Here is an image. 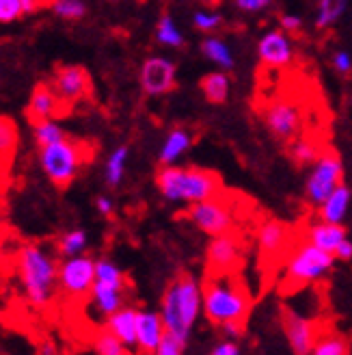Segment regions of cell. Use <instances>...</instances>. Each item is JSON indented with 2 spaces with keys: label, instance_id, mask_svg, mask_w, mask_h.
I'll return each mask as SVG.
<instances>
[{
  "label": "cell",
  "instance_id": "7a4b0ae2",
  "mask_svg": "<svg viewBox=\"0 0 352 355\" xmlns=\"http://www.w3.org/2000/svg\"><path fill=\"white\" fill-rule=\"evenodd\" d=\"M251 310V295L244 282L232 273H210L201 284V312L214 325L244 323Z\"/></svg>",
  "mask_w": 352,
  "mask_h": 355
},
{
  "label": "cell",
  "instance_id": "4fadbf2b",
  "mask_svg": "<svg viewBox=\"0 0 352 355\" xmlns=\"http://www.w3.org/2000/svg\"><path fill=\"white\" fill-rule=\"evenodd\" d=\"M257 57L259 63L266 65L270 69H284L290 67L294 61V44L292 37L286 35L284 31H268L261 35V40L257 44Z\"/></svg>",
  "mask_w": 352,
  "mask_h": 355
},
{
  "label": "cell",
  "instance_id": "f6af8a7d",
  "mask_svg": "<svg viewBox=\"0 0 352 355\" xmlns=\"http://www.w3.org/2000/svg\"><path fill=\"white\" fill-rule=\"evenodd\" d=\"M225 340H240L244 334V323H225L221 325Z\"/></svg>",
  "mask_w": 352,
  "mask_h": 355
},
{
  "label": "cell",
  "instance_id": "9a60e30c",
  "mask_svg": "<svg viewBox=\"0 0 352 355\" xmlns=\"http://www.w3.org/2000/svg\"><path fill=\"white\" fill-rule=\"evenodd\" d=\"M284 334L294 355H309L311 347L318 338V323L313 318H307L294 310L284 312Z\"/></svg>",
  "mask_w": 352,
  "mask_h": 355
},
{
  "label": "cell",
  "instance_id": "4316f807",
  "mask_svg": "<svg viewBox=\"0 0 352 355\" xmlns=\"http://www.w3.org/2000/svg\"><path fill=\"white\" fill-rule=\"evenodd\" d=\"M128 158H130V148L128 146H119L115 148L109 158H106V165H104V180L111 189H117L126 175V167H128Z\"/></svg>",
  "mask_w": 352,
  "mask_h": 355
},
{
  "label": "cell",
  "instance_id": "6da1fadb",
  "mask_svg": "<svg viewBox=\"0 0 352 355\" xmlns=\"http://www.w3.org/2000/svg\"><path fill=\"white\" fill-rule=\"evenodd\" d=\"M17 275L22 293L35 310H46L59 295V262L50 250L37 243H26L15 252Z\"/></svg>",
  "mask_w": 352,
  "mask_h": 355
},
{
  "label": "cell",
  "instance_id": "3957f363",
  "mask_svg": "<svg viewBox=\"0 0 352 355\" xmlns=\"http://www.w3.org/2000/svg\"><path fill=\"white\" fill-rule=\"evenodd\" d=\"M158 314H160L165 323L167 336L186 345L192 327H195L197 318L201 316L199 279L188 273H182L178 279H173L163 295V308Z\"/></svg>",
  "mask_w": 352,
  "mask_h": 355
},
{
  "label": "cell",
  "instance_id": "d4e9b609",
  "mask_svg": "<svg viewBox=\"0 0 352 355\" xmlns=\"http://www.w3.org/2000/svg\"><path fill=\"white\" fill-rule=\"evenodd\" d=\"M17 144H20L17 123L7 115H0V169L11 165L17 152Z\"/></svg>",
  "mask_w": 352,
  "mask_h": 355
},
{
  "label": "cell",
  "instance_id": "f35d334b",
  "mask_svg": "<svg viewBox=\"0 0 352 355\" xmlns=\"http://www.w3.org/2000/svg\"><path fill=\"white\" fill-rule=\"evenodd\" d=\"M184 347L180 340L171 338V336H165V340L158 345V349L151 355H184Z\"/></svg>",
  "mask_w": 352,
  "mask_h": 355
},
{
  "label": "cell",
  "instance_id": "7402d4cb",
  "mask_svg": "<svg viewBox=\"0 0 352 355\" xmlns=\"http://www.w3.org/2000/svg\"><path fill=\"white\" fill-rule=\"evenodd\" d=\"M126 291L128 288H119V286H109V284L93 282V288L89 293L93 310L102 318L111 316L113 312H117L119 308L126 306Z\"/></svg>",
  "mask_w": 352,
  "mask_h": 355
},
{
  "label": "cell",
  "instance_id": "d6a6232c",
  "mask_svg": "<svg viewBox=\"0 0 352 355\" xmlns=\"http://www.w3.org/2000/svg\"><path fill=\"white\" fill-rule=\"evenodd\" d=\"M86 245H89V236H86L84 230H67V232L57 243L59 254L63 258H72V256L84 254Z\"/></svg>",
  "mask_w": 352,
  "mask_h": 355
},
{
  "label": "cell",
  "instance_id": "4dcf8cb0",
  "mask_svg": "<svg viewBox=\"0 0 352 355\" xmlns=\"http://www.w3.org/2000/svg\"><path fill=\"white\" fill-rule=\"evenodd\" d=\"M348 0H318V15H315V28L326 31L335 26L346 13Z\"/></svg>",
  "mask_w": 352,
  "mask_h": 355
},
{
  "label": "cell",
  "instance_id": "7bdbcfd3",
  "mask_svg": "<svg viewBox=\"0 0 352 355\" xmlns=\"http://www.w3.org/2000/svg\"><path fill=\"white\" fill-rule=\"evenodd\" d=\"M210 355H242V351H240L236 340H223L212 349V353H210Z\"/></svg>",
  "mask_w": 352,
  "mask_h": 355
},
{
  "label": "cell",
  "instance_id": "30bf717a",
  "mask_svg": "<svg viewBox=\"0 0 352 355\" xmlns=\"http://www.w3.org/2000/svg\"><path fill=\"white\" fill-rule=\"evenodd\" d=\"M59 291L69 299L89 297L95 279V260L91 256H72L59 262Z\"/></svg>",
  "mask_w": 352,
  "mask_h": 355
},
{
  "label": "cell",
  "instance_id": "f1b7e54d",
  "mask_svg": "<svg viewBox=\"0 0 352 355\" xmlns=\"http://www.w3.org/2000/svg\"><path fill=\"white\" fill-rule=\"evenodd\" d=\"M156 42L165 46V48H184L186 46V37L180 31V26L175 24L171 13H163L160 20L156 24Z\"/></svg>",
  "mask_w": 352,
  "mask_h": 355
},
{
  "label": "cell",
  "instance_id": "ee69618b",
  "mask_svg": "<svg viewBox=\"0 0 352 355\" xmlns=\"http://www.w3.org/2000/svg\"><path fill=\"white\" fill-rule=\"evenodd\" d=\"M95 210L100 212L102 217H113L115 202L109 198V195H100V198H95Z\"/></svg>",
  "mask_w": 352,
  "mask_h": 355
},
{
  "label": "cell",
  "instance_id": "681fc988",
  "mask_svg": "<svg viewBox=\"0 0 352 355\" xmlns=\"http://www.w3.org/2000/svg\"><path fill=\"white\" fill-rule=\"evenodd\" d=\"M199 3H203V5H207V7H216V5L223 3V0H199Z\"/></svg>",
  "mask_w": 352,
  "mask_h": 355
},
{
  "label": "cell",
  "instance_id": "7c38bea8",
  "mask_svg": "<svg viewBox=\"0 0 352 355\" xmlns=\"http://www.w3.org/2000/svg\"><path fill=\"white\" fill-rule=\"evenodd\" d=\"M175 76H178V67L167 57H149L140 65V89L151 96H165L175 89Z\"/></svg>",
  "mask_w": 352,
  "mask_h": 355
},
{
  "label": "cell",
  "instance_id": "c3c4849f",
  "mask_svg": "<svg viewBox=\"0 0 352 355\" xmlns=\"http://www.w3.org/2000/svg\"><path fill=\"white\" fill-rule=\"evenodd\" d=\"M37 355H59L57 343H55V340H50V338L41 340V343L37 345Z\"/></svg>",
  "mask_w": 352,
  "mask_h": 355
},
{
  "label": "cell",
  "instance_id": "52a82bcc",
  "mask_svg": "<svg viewBox=\"0 0 352 355\" xmlns=\"http://www.w3.org/2000/svg\"><path fill=\"white\" fill-rule=\"evenodd\" d=\"M344 182V161L333 148H322L320 156L311 163L305 182V198L318 208L328 195Z\"/></svg>",
  "mask_w": 352,
  "mask_h": 355
},
{
  "label": "cell",
  "instance_id": "f546056e",
  "mask_svg": "<svg viewBox=\"0 0 352 355\" xmlns=\"http://www.w3.org/2000/svg\"><path fill=\"white\" fill-rule=\"evenodd\" d=\"M309 355H350V343L346 336L335 331H322L315 338Z\"/></svg>",
  "mask_w": 352,
  "mask_h": 355
},
{
  "label": "cell",
  "instance_id": "74e56055",
  "mask_svg": "<svg viewBox=\"0 0 352 355\" xmlns=\"http://www.w3.org/2000/svg\"><path fill=\"white\" fill-rule=\"evenodd\" d=\"M20 15H24L20 0H0V24H13Z\"/></svg>",
  "mask_w": 352,
  "mask_h": 355
},
{
  "label": "cell",
  "instance_id": "8fae6325",
  "mask_svg": "<svg viewBox=\"0 0 352 355\" xmlns=\"http://www.w3.org/2000/svg\"><path fill=\"white\" fill-rule=\"evenodd\" d=\"M50 87L55 89V94L67 111H72L80 102H86L93 94L91 76L82 65H59L50 80Z\"/></svg>",
  "mask_w": 352,
  "mask_h": 355
},
{
  "label": "cell",
  "instance_id": "603a6c76",
  "mask_svg": "<svg viewBox=\"0 0 352 355\" xmlns=\"http://www.w3.org/2000/svg\"><path fill=\"white\" fill-rule=\"evenodd\" d=\"M350 187L348 184H340L335 191H333L328 198L318 206V217L324 223H335V225H344L348 208H350Z\"/></svg>",
  "mask_w": 352,
  "mask_h": 355
},
{
  "label": "cell",
  "instance_id": "60d3db41",
  "mask_svg": "<svg viewBox=\"0 0 352 355\" xmlns=\"http://www.w3.org/2000/svg\"><path fill=\"white\" fill-rule=\"evenodd\" d=\"M275 0H234L236 9L244 11V13H259L263 9H268Z\"/></svg>",
  "mask_w": 352,
  "mask_h": 355
},
{
  "label": "cell",
  "instance_id": "e575fe53",
  "mask_svg": "<svg viewBox=\"0 0 352 355\" xmlns=\"http://www.w3.org/2000/svg\"><path fill=\"white\" fill-rule=\"evenodd\" d=\"M50 9L55 11L57 17L67 22H78L86 15V3L84 0H52Z\"/></svg>",
  "mask_w": 352,
  "mask_h": 355
},
{
  "label": "cell",
  "instance_id": "44dd1931",
  "mask_svg": "<svg viewBox=\"0 0 352 355\" xmlns=\"http://www.w3.org/2000/svg\"><path fill=\"white\" fill-rule=\"evenodd\" d=\"M192 144H195V137H192V132L188 128H184V126H175L165 137L160 154H158V161H160L163 167L178 165V161L190 150Z\"/></svg>",
  "mask_w": 352,
  "mask_h": 355
},
{
  "label": "cell",
  "instance_id": "5bb4252c",
  "mask_svg": "<svg viewBox=\"0 0 352 355\" xmlns=\"http://www.w3.org/2000/svg\"><path fill=\"white\" fill-rule=\"evenodd\" d=\"M207 269L210 273H232L238 269L242 260V245L236 234H223V236H212L207 245Z\"/></svg>",
  "mask_w": 352,
  "mask_h": 355
},
{
  "label": "cell",
  "instance_id": "816d5d0a",
  "mask_svg": "<svg viewBox=\"0 0 352 355\" xmlns=\"http://www.w3.org/2000/svg\"><path fill=\"white\" fill-rule=\"evenodd\" d=\"M44 3H46V5H48V7H50V3H52V0H44Z\"/></svg>",
  "mask_w": 352,
  "mask_h": 355
},
{
  "label": "cell",
  "instance_id": "5b68a950",
  "mask_svg": "<svg viewBox=\"0 0 352 355\" xmlns=\"http://www.w3.org/2000/svg\"><path fill=\"white\" fill-rule=\"evenodd\" d=\"M86 161H91L86 144L69 137H63L57 144L39 148V165L48 175V180L59 189H67L72 184L80 169L86 165Z\"/></svg>",
  "mask_w": 352,
  "mask_h": 355
},
{
  "label": "cell",
  "instance_id": "7dc6e473",
  "mask_svg": "<svg viewBox=\"0 0 352 355\" xmlns=\"http://www.w3.org/2000/svg\"><path fill=\"white\" fill-rule=\"evenodd\" d=\"M20 5H22V13H37L48 7L44 0H20Z\"/></svg>",
  "mask_w": 352,
  "mask_h": 355
},
{
  "label": "cell",
  "instance_id": "2e32d148",
  "mask_svg": "<svg viewBox=\"0 0 352 355\" xmlns=\"http://www.w3.org/2000/svg\"><path fill=\"white\" fill-rule=\"evenodd\" d=\"M67 113L69 111L63 106V102L55 94V89L50 87V83H37L33 87L28 104H26V117L30 123L44 121V119H57Z\"/></svg>",
  "mask_w": 352,
  "mask_h": 355
},
{
  "label": "cell",
  "instance_id": "277c9868",
  "mask_svg": "<svg viewBox=\"0 0 352 355\" xmlns=\"http://www.w3.org/2000/svg\"><path fill=\"white\" fill-rule=\"evenodd\" d=\"M156 187L167 202L184 204H197L210 200L223 191V182L214 171L180 165H169L158 171Z\"/></svg>",
  "mask_w": 352,
  "mask_h": 355
},
{
  "label": "cell",
  "instance_id": "b9f144b4",
  "mask_svg": "<svg viewBox=\"0 0 352 355\" xmlns=\"http://www.w3.org/2000/svg\"><path fill=\"white\" fill-rule=\"evenodd\" d=\"M279 31H284L286 35H296L298 31L303 28V20L298 15H292V13H286V15H281V20H279Z\"/></svg>",
  "mask_w": 352,
  "mask_h": 355
},
{
  "label": "cell",
  "instance_id": "8992f818",
  "mask_svg": "<svg viewBox=\"0 0 352 355\" xmlns=\"http://www.w3.org/2000/svg\"><path fill=\"white\" fill-rule=\"evenodd\" d=\"M335 262L337 260L333 258V254L318 250L307 241L298 243L286 260V284L292 288L318 284L335 269Z\"/></svg>",
  "mask_w": 352,
  "mask_h": 355
},
{
  "label": "cell",
  "instance_id": "cb8c5ba5",
  "mask_svg": "<svg viewBox=\"0 0 352 355\" xmlns=\"http://www.w3.org/2000/svg\"><path fill=\"white\" fill-rule=\"evenodd\" d=\"M201 55L207 61H212L214 65H219L221 69H234V65H236L230 44L221 40L219 35H207V37L201 42Z\"/></svg>",
  "mask_w": 352,
  "mask_h": 355
},
{
  "label": "cell",
  "instance_id": "d6986e66",
  "mask_svg": "<svg viewBox=\"0 0 352 355\" xmlns=\"http://www.w3.org/2000/svg\"><path fill=\"white\" fill-rule=\"evenodd\" d=\"M136 312H138L136 308L123 306L111 316H106V323H104V329L113 334L115 338L130 351L136 349Z\"/></svg>",
  "mask_w": 352,
  "mask_h": 355
},
{
  "label": "cell",
  "instance_id": "ab89813d",
  "mask_svg": "<svg viewBox=\"0 0 352 355\" xmlns=\"http://www.w3.org/2000/svg\"><path fill=\"white\" fill-rule=\"evenodd\" d=\"M333 67H335V72L342 74V76H350V69H352V59H350V52L348 50H337L335 55H333Z\"/></svg>",
  "mask_w": 352,
  "mask_h": 355
},
{
  "label": "cell",
  "instance_id": "ac0fdd59",
  "mask_svg": "<svg viewBox=\"0 0 352 355\" xmlns=\"http://www.w3.org/2000/svg\"><path fill=\"white\" fill-rule=\"evenodd\" d=\"M167 329L158 312L154 310H138L136 312V351L151 355L158 345L165 340Z\"/></svg>",
  "mask_w": 352,
  "mask_h": 355
},
{
  "label": "cell",
  "instance_id": "f907efd6",
  "mask_svg": "<svg viewBox=\"0 0 352 355\" xmlns=\"http://www.w3.org/2000/svg\"><path fill=\"white\" fill-rule=\"evenodd\" d=\"M3 245H5V234H3V230H0V254H3Z\"/></svg>",
  "mask_w": 352,
  "mask_h": 355
},
{
  "label": "cell",
  "instance_id": "836d02e7",
  "mask_svg": "<svg viewBox=\"0 0 352 355\" xmlns=\"http://www.w3.org/2000/svg\"><path fill=\"white\" fill-rule=\"evenodd\" d=\"M33 137H35V144H37V148H44V146H50V144H57V141H61L67 135L57 123V119H44V121H35L33 123Z\"/></svg>",
  "mask_w": 352,
  "mask_h": 355
},
{
  "label": "cell",
  "instance_id": "bcb514c9",
  "mask_svg": "<svg viewBox=\"0 0 352 355\" xmlns=\"http://www.w3.org/2000/svg\"><path fill=\"white\" fill-rule=\"evenodd\" d=\"M333 258H335V260H342V262H348V260L352 258V243H350V239L342 241V243L335 247V252H333Z\"/></svg>",
  "mask_w": 352,
  "mask_h": 355
},
{
  "label": "cell",
  "instance_id": "9c48e42d",
  "mask_svg": "<svg viewBox=\"0 0 352 355\" xmlns=\"http://www.w3.org/2000/svg\"><path fill=\"white\" fill-rule=\"evenodd\" d=\"M188 219L207 236L230 234L234 230V223H236L234 206H232V202H227L221 193L214 195V198H210V200L190 204Z\"/></svg>",
  "mask_w": 352,
  "mask_h": 355
},
{
  "label": "cell",
  "instance_id": "ffe728a7",
  "mask_svg": "<svg viewBox=\"0 0 352 355\" xmlns=\"http://www.w3.org/2000/svg\"><path fill=\"white\" fill-rule=\"evenodd\" d=\"M348 239V230L346 225H335V223H324V221H318V223H311L307 230H305V241L311 243L313 247H318V250L326 252V254H333L335 252V247Z\"/></svg>",
  "mask_w": 352,
  "mask_h": 355
},
{
  "label": "cell",
  "instance_id": "83f0119b",
  "mask_svg": "<svg viewBox=\"0 0 352 355\" xmlns=\"http://www.w3.org/2000/svg\"><path fill=\"white\" fill-rule=\"evenodd\" d=\"M320 152H322V148L318 146V141L311 139V137H305V135L296 137L294 141H290V144H288V154L298 167L311 165L315 158L320 156Z\"/></svg>",
  "mask_w": 352,
  "mask_h": 355
},
{
  "label": "cell",
  "instance_id": "ba28073f",
  "mask_svg": "<svg viewBox=\"0 0 352 355\" xmlns=\"http://www.w3.org/2000/svg\"><path fill=\"white\" fill-rule=\"evenodd\" d=\"M261 121H263V126H266V130L286 146L296 137H301L305 130L303 128V123H305L303 109L298 106V102L281 98V96L263 102Z\"/></svg>",
  "mask_w": 352,
  "mask_h": 355
},
{
  "label": "cell",
  "instance_id": "484cf974",
  "mask_svg": "<svg viewBox=\"0 0 352 355\" xmlns=\"http://www.w3.org/2000/svg\"><path fill=\"white\" fill-rule=\"evenodd\" d=\"M201 94L210 104H225L227 98H230V89H232V80L225 72H210L201 78L199 83Z\"/></svg>",
  "mask_w": 352,
  "mask_h": 355
},
{
  "label": "cell",
  "instance_id": "8d00e7d4",
  "mask_svg": "<svg viewBox=\"0 0 352 355\" xmlns=\"http://www.w3.org/2000/svg\"><path fill=\"white\" fill-rule=\"evenodd\" d=\"M93 349H95V355H132V351L128 347H123L106 329L95 336Z\"/></svg>",
  "mask_w": 352,
  "mask_h": 355
},
{
  "label": "cell",
  "instance_id": "d590c367",
  "mask_svg": "<svg viewBox=\"0 0 352 355\" xmlns=\"http://www.w3.org/2000/svg\"><path fill=\"white\" fill-rule=\"evenodd\" d=\"M192 24H195L197 31L205 33V35H214L221 26H223V15L214 9H199L192 13Z\"/></svg>",
  "mask_w": 352,
  "mask_h": 355
},
{
  "label": "cell",
  "instance_id": "e0dca14e",
  "mask_svg": "<svg viewBox=\"0 0 352 355\" xmlns=\"http://www.w3.org/2000/svg\"><path fill=\"white\" fill-rule=\"evenodd\" d=\"M292 243V230L277 219L263 221L257 230V247L259 254L266 260H279L288 250Z\"/></svg>",
  "mask_w": 352,
  "mask_h": 355
},
{
  "label": "cell",
  "instance_id": "1f68e13d",
  "mask_svg": "<svg viewBox=\"0 0 352 355\" xmlns=\"http://www.w3.org/2000/svg\"><path fill=\"white\" fill-rule=\"evenodd\" d=\"M98 284H109V286H119L126 288V273L119 264H115L109 258H100L95 260V279Z\"/></svg>",
  "mask_w": 352,
  "mask_h": 355
}]
</instances>
